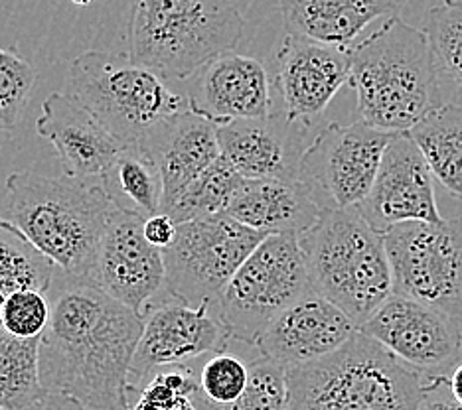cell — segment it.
<instances>
[{
  "label": "cell",
  "instance_id": "cell-1",
  "mask_svg": "<svg viewBox=\"0 0 462 410\" xmlns=\"http://www.w3.org/2000/svg\"><path fill=\"white\" fill-rule=\"evenodd\" d=\"M50 323L40 343L44 391L91 410H129L131 365L144 318L88 280L66 277L48 292Z\"/></svg>",
  "mask_w": 462,
  "mask_h": 410
},
{
  "label": "cell",
  "instance_id": "cell-2",
  "mask_svg": "<svg viewBox=\"0 0 462 410\" xmlns=\"http://www.w3.org/2000/svg\"><path fill=\"white\" fill-rule=\"evenodd\" d=\"M119 209L103 176L13 172L6 178L5 223L76 280H93L103 235Z\"/></svg>",
  "mask_w": 462,
  "mask_h": 410
},
{
  "label": "cell",
  "instance_id": "cell-3",
  "mask_svg": "<svg viewBox=\"0 0 462 410\" xmlns=\"http://www.w3.org/2000/svg\"><path fill=\"white\" fill-rule=\"evenodd\" d=\"M350 87L360 119L387 132H405L440 103L427 34L399 16L350 46Z\"/></svg>",
  "mask_w": 462,
  "mask_h": 410
},
{
  "label": "cell",
  "instance_id": "cell-4",
  "mask_svg": "<svg viewBox=\"0 0 462 410\" xmlns=\"http://www.w3.org/2000/svg\"><path fill=\"white\" fill-rule=\"evenodd\" d=\"M423 383L358 330L340 350L287 369L289 410H421Z\"/></svg>",
  "mask_w": 462,
  "mask_h": 410
},
{
  "label": "cell",
  "instance_id": "cell-5",
  "mask_svg": "<svg viewBox=\"0 0 462 410\" xmlns=\"http://www.w3.org/2000/svg\"><path fill=\"white\" fill-rule=\"evenodd\" d=\"M299 243L312 290L348 314L358 330L393 294L383 233L358 207L322 209Z\"/></svg>",
  "mask_w": 462,
  "mask_h": 410
},
{
  "label": "cell",
  "instance_id": "cell-6",
  "mask_svg": "<svg viewBox=\"0 0 462 410\" xmlns=\"http://www.w3.org/2000/svg\"><path fill=\"white\" fill-rule=\"evenodd\" d=\"M245 18L231 0H136L127 24V56L164 81H184L234 50Z\"/></svg>",
  "mask_w": 462,
  "mask_h": 410
},
{
  "label": "cell",
  "instance_id": "cell-7",
  "mask_svg": "<svg viewBox=\"0 0 462 410\" xmlns=\"http://www.w3.org/2000/svg\"><path fill=\"white\" fill-rule=\"evenodd\" d=\"M69 93L127 149H136L161 123L184 111L162 77L111 51L89 50L73 59Z\"/></svg>",
  "mask_w": 462,
  "mask_h": 410
},
{
  "label": "cell",
  "instance_id": "cell-8",
  "mask_svg": "<svg viewBox=\"0 0 462 410\" xmlns=\"http://www.w3.org/2000/svg\"><path fill=\"white\" fill-rule=\"evenodd\" d=\"M309 292L312 284L299 237L267 235L209 308L231 338L255 347L269 325Z\"/></svg>",
  "mask_w": 462,
  "mask_h": 410
},
{
  "label": "cell",
  "instance_id": "cell-9",
  "mask_svg": "<svg viewBox=\"0 0 462 410\" xmlns=\"http://www.w3.org/2000/svg\"><path fill=\"white\" fill-rule=\"evenodd\" d=\"M393 292L448 315L462 330V217L407 221L383 233Z\"/></svg>",
  "mask_w": 462,
  "mask_h": 410
},
{
  "label": "cell",
  "instance_id": "cell-10",
  "mask_svg": "<svg viewBox=\"0 0 462 410\" xmlns=\"http://www.w3.org/2000/svg\"><path fill=\"white\" fill-rule=\"evenodd\" d=\"M265 237L227 214L178 223L174 241L162 251L168 294L188 306H212Z\"/></svg>",
  "mask_w": 462,
  "mask_h": 410
},
{
  "label": "cell",
  "instance_id": "cell-11",
  "mask_svg": "<svg viewBox=\"0 0 462 410\" xmlns=\"http://www.w3.org/2000/svg\"><path fill=\"white\" fill-rule=\"evenodd\" d=\"M393 134L362 119L348 126L328 124L304 150L299 182L320 209L358 207L370 194Z\"/></svg>",
  "mask_w": 462,
  "mask_h": 410
},
{
  "label": "cell",
  "instance_id": "cell-12",
  "mask_svg": "<svg viewBox=\"0 0 462 410\" xmlns=\"http://www.w3.org/2000/svg\"><path fill=\"white\" fill-rule=\"evenodd\" d=\"M231 338L226 323L209 304L188 306L180 300L162 302L144 315L143 335L131 365L133 381H144L168 365H188L198 357L227 350Z\"/></svg>",
  "mask_w": 462,
  "mask_h": 410
},
{
  "label": "cell",
  "instance_id": "cell-13",
  "mask_svg": "<svg viewBox=\"0 0 462 410\" xmlns=\"http://www.w3.org/2000/svg\"><path fill=\"white\" fill-rule=\"evenodd\" d=\"M143 221L127 207L115 214L103 235L91 282L144 318L154 294L164 287L166 269L162 249L143 233Z\"/></svg>",
  "mask_w": 462,
  "mask_h": 410
},
{
  "label": "cell",
  "instance_id": "cell-14",
  "mask_svg": "<svg viewBox=\"0 0 462 410\" xmlns=\"http://www.w3.org/2000/svg\"><path fill=\"white\" fill-rule=\"evenodd\" d=\"M433 178L423 152L407 131L395 132L370 194L358 205L360 214L380 233L407 221L439 223L445 217L439 212Z\"/></svg>",
  "mask_w": 462,
  "mask_h": 410
},
{
  "label": "cell",
  "instance_id": "cell-15",
  "mask_svg": "<svg viewBox=\"0 0 462 410\" xmlns=\"http://www.w3.org/2000/svg\"><path fill=\"white\" fill-rule=\"evenodd\" d=\"M360 332L415 369L453 365L462 350L458 323L415 298L393 292Z\"/></svg>",
  "mask_w": 462,
  "mask_h": 410
},
{
  "label": "cell",
  "instance_id": "cell-16",
  "mask_svg": "<svg viewBox=\"0 0 462 410\" xmlns=\"http://www.w3.org/2000/svg\"><path fill=\"white\" fill-rule=\"evenodd\" d=\"M309 123L291 119L285 111L257 119H239L217 126L222 156L244 178L299 180L307 146Z\"/></svg>",
  "mask_w": 462,
  "mask_h": 410
},
{
  "label": "cell",
  "instance_id": "cell-17",
  "mask_svg": "<svg viewBox=\"0 0 462 410\" xmlns=\"http://www.w3.org/2000/svg\"><path fill=\"white\" fill-rule=\"evenodd\" d=\"M356 332L358 325L348 314L312 290L291 304L263 332L255 347L287 371L340 350Z\"/></svg>",
  "mask_w": 462,
  "mask_h": 410
},
{
  "label": "cell",
  "instance_id": "cell-18",
  "mask_svg": "<svg viewBox=\"0 0 462 410\" xmlns=\"http://www.w3.org/2000/svg\"><path fill=\"white\" fill-rule=\"evenodd\" d=\"M188 109L217 126L265 117L271 113V83L263 61L234 50L209 59L192 76Z\"/></svg>",
  "mask_w": 462,
  "mask_h": 410
},
{
  "label": "cell",
  "instance_id": "cell-19",
  "mask_svg": "<svg viewBox=\"0 0 462 410\" xmlns=\"http://www.w3.org/2000/svg\"><path fill=\"white\" fill-rule=\"evenodd\" d=\"M36 132L54 146L68 176L96 178L107 174L127 150V146L71 93H51L42 103Z\"/></svg>",
  "mask_w": 462,
  "mask_h": 410
},
{
  "label": "cell",
  "instance_id": "cell-20",
  "mask_svg": "<svg viewBox=\"0 0 462 410\" xmlns=\"http://www.w3.org/2000/svg\"><path fill=\"white\" fill-rule=\"evenodd\" d=\"M277 87L291 119L312 123L350 79V48L287 34L279 48Z\"/></svg>",
  "mask_w": 462,
  "mask_h": 410
},
{
  "label": "cell",
  "instance_id": "cell-21",
  "mask_svg": "<svg viewBox=\"0 0 462 410\" xmlns=\"http://www.w3.org/2000/svg\"><path fill=\"white\" fill-rule=\"evenodd\" d=\"M136 150L159 166L164 186L162 207L222 156L217 124L188 107L146 134Z\"/></svg>",
  "mask_w": 462,
  "mask_h": 410
},
{
  "label": "cell",
  "instance_id": "cell-22",
  "mask_svg": "<svg viewBox=\"0 0 462 410\" xmlns=\"http://www.w3.org/2000/svg\"><path fill=\"white\" fill-rule=\"evenodd\" d=\"M320 212L299 180L244 178L226 214L263 235L300 237Z\"/></svg>",
  "mask_w": 462,
  "mask_h": 410
},
{
  "label": "cell",
  "instance_id": "cell-23",
  "mask_svg": "<svg viewBox=\"0 0 462 410\" xmlns=\"http://www.w3.org/2000/svg\"><path fill=\"white\" fill-rule=\"evenodd\" d=\"M402 0H281L287 34L350 48L375 20L397 16Z\"/></svg>",
  "mask_w": 462,
  "mask_h": 410
},
{
  "label": "cell",
  "instance_id": "cell-24",
  "mask_svg": "<svg viewBox=\"0 0 462 410\" xmlns=\"http://www.w3.org/2000/svg\"><path fill=\"white\" fill-rule=\"evenodd\" d=\"M423 152L430 172L450 196L462 199V109L439 103L407 131Z\"/></svg>",
  "mask_w": 462,
  "mask_h": 410
},
{
  "label": "cell",
  "instance_id": "cell-25",
  "mask_svg": "<svg viewBox=\"0 0 462 410\" xmlns=\"http://www.w3.org/2000/svg\"><path fill=\"white\" fill-rule=\"evenodd\" d=\"M40 338H18L0 323V408L24 410L44 395L40 381Z\"/></svg>",
  "mask_w": 462,
  "mask_h": 410
},
{
  "label": "cell",
  "instance_id": "cell-26",
  "mask_svg": "<svg viewBox=\"0 0 462 410\" xmlns=\"http://www.w3.org/2000/svg\"><path fill=\"white\" fill-rule=\"evenodd\" d=\"M241 182H244V176L236 170V166L226 156H219L208 170L188 184L172 202H168L162 207V212L171 215L176 223L222 215L227 212Z\"/></svg>",
  "mask_w": 462,
  "mask_h": 410
},
{
  "label": "cell",
  "instance_id": "cell-27",
  "mask_svg": "<svg viewBox=\"0 0 462 410\" xmlns=\"http://www.w3.org/2000/svg\"><path fill=\"white\" fill-rule=\"evenodd\" d=\"M113 197L121 207L133 209L143 217L162 212V176L152 158L136 149H127L107 174H103Z\"/></svg>",
  "mask_w": 462,
  "mask_h": 410
},
{
  "label": "cell",
  "instance_id": "cell-28",
  "mask_svg": "<svg viewBox=\"0 0 462 410\" xmlns=\"http://www.w3.org/2000/svg\"><path fill=\"white\" fill-rule=\"evenodd\" d=\"M56 265L0 217V304L14 292H50Z\"/></svg>",
  "mask_w": 462,
  "mask_h": 410
},
{
  "label": "cell",
  "instance_id": "cell-29",
  "mask_svg": "<svg viewBox=\"0 0 462 410\" xmlns=\"http://www.w3.org/2000/svg\"><path fill=\"white\" fill-rule=\"evenodd\" d=\"M423 32L433 51L443 103L447 93L462 83V6L443 5L430 8L425 16Z\"/></svg>",
  "mask_w": 462,
  "mask_h": 410
},
{
  "label": "cell",
  "instance_id": "cell-30",
  "mask_svg": "<svg viewBox=\"0 0 462 410\" xmlns=\"http://www.w3.org/2000/svg\"><path fill=\"white\" fill-rule=\"evenodd\" d=\"M136 401L129 410H199L202 388L188 365H168L152 371L143 387L133 385Z\"/></svg>",
  "mask_w": 462,
  "mask_h": 410
},
{
  "label": "cell",
  "instance_id": "cell-31",
  "mask_svg": "<svg viewBox=\"0 0 462 410\" xmlns=\"http://www.w3.org/2000/svg\"><path fill=\"white\" fill-rule=\"evenodd\" d=\"M36 86V69L16 50L0 46V132L13 131Z\"/></svg>",
  "mask_w": 462,
  "mask_h": 410
},
{
  "label": "cell",
  "instance_id": "cell-32",
  "mask_svg": "<svg viewBox=\"0 0 462 410\" xmlns=\"http://www.w3.org/2000/svg\"><path fill=\"white\" fill-rule=\"evenodd\" d=\"M219 410H289L287 371L261 355L249 365V383L244 395Z\"/></svg>",
  "mask_w": 462,
  "mask_h": 410
},
{
  "label": "cell",
  "instance_id": "cell-33",
  "mask_svg": "<svg viewBox=\"0 0 462 410\" xmlns=\"http://www.w3.org/2000/svg\"><path fill=\"white\" fill-rule=\"evenodd\" d=\"M199 388L217 406L236 403L249 383V365L227 350L212 353L199 371Z\"/></svg>",
  "mask_w": 462,
  "mask_h": 410
},
{
  "label": "cell",
  "instance_id": "cell-34",
  "mask_svg": "<svg viewBox=\"0 0 462 410\" xmlns=\"http://www.w3.org/2000/svg\"><path fill=\"white\" fill-rule=\"evenodd\" d=\"M48 292L20 290L0 304V323L18 338H40L50 323Z\"/></svg>",
  "mask_w": 462,
  "mask_h": 410
},
{
  "label": "cell",
  "instance_id": "cell-35",
  "mask_svg": "<svg viewBox=\"0 0 462 410\" xmlns=\"http://www.w3.org/2000/svg\"><path fill=\"white\" fill-rule=\"evenodd\" d=\"M421 410H462V403L450 388L448 377L435 375L423 383Z\"/></svg>",
  "mask_w": 462,
  "mask_h": 410
},
{
  "label": "cell",
  "instance_id": "cell-36",
  "mask_svg": "<svg viewBox=\"0 0 462 410\" xmlns=\"http://www.w3.org/2000/svg\"><path fill=\"white\" fill-rule=\"evenodd\" d=\"M176 229H178L176 221L164 212L154 214L151 217H144V221H143L144 237L149 239V243H152L154 247H159L162 251L174 241Z\"/></svg>",
  "mask_w": 462,
  "mask_h": 410
},
{
  "label": "cell",
  "instance_id": "cell-37",
  "mask_svg": "<svg viewBox=\"0 0 462 410\" xmlns=\"http://www.w3.org/2000/svg\"><path fill=\"white\" fill-rule=\"evenodd\" d=\"M24 410H91L86 405H81L73 396L61 393H44L32 405H28Z\"/></svg>",
  "mask_w": 462,
  "mask_h": 410
},
{
  "label": "cell",
  "instance_id": "cell-38",
  "mask_svg": "<svg viewBox=\"0 0 462 410\" xmlns=\"http://www.w3.org/2000/svg\"><path fill=\"white\" fill-rule=\"evenodd\" d=\"M448 381H450V388H453L455 396L462 403V363L453 371V375L448 377Z\"/></svg>",
  "mask_w": 462,
  "mask_h": 410
},
{
  "label": "cell",
  "instance_id": "cell-39",
  "mask_svg": "<svg viewBox=\"0 0 462 410\" xmlns=\"http://www.w3.org/2000/svg\"><path fill=\"white\" fill-rule=\"evenodd\" d=\"M443 103H455V105H458V107L462 109V83L447 93V97H445Z\"/></svg>",
  "mask_w": 462,
  "mask_h": 410
},
{
  "label": "cell",
  "instance_id": "cell-40",
  "mask_svg": "<svg viewBox=\"0 0 462 410\" xmlns=\"http://www.w3.org/2000/svg\"><path fill=\"white\" fill-rule=\"evenodd\" d=\"M199 410H219V406L214 405L212 401H208V398L202 395V403H199Z\"/></svg>",
  "mask_w": 462,
  "mask_h": 410
},
{
  "label": "cell",
  "instance_id": "cell-41",
  "mask_svg": "<svg viewBox=\"0 0 462 410\" xmlns=\"http://www.w3.org/2000/svg\"><path fill=\"white\" fill-rule=\"evenodd\" d=\"M71 3L78 6H88V5H91V0H71Z\"/></svg>",
  "mask_w": 462,
  "mask_h": 410
},
{
  "label": "cell",
  "instance_id": "cell-42",
  "mask_svg": "<svg viewBox=\"0 0 462 410\" xmlns=\"http://www.w3.org/2000/svg\"><path fill=\"white\" fill-rule=\"evenodd\" d=\"M445 5H450V6H462V0H445Z\"/></svg>",
  "mask_w": 462,
  "mask_h": 410
},
{
  "label": "cell",
  "instance_id": "cell-43",
  "mask_svg": "<svg viewBox=\"0 0 462 410\" xmlns=\"http://www.w3.org/2000/svg\"><path fill=\"white\" fill-rule=\"evenodd\" d=\"M0 410H3V408H0Z\"/></svg>",
  "mask_w": 462,
  "mask_h": 410
}]
</instances>
